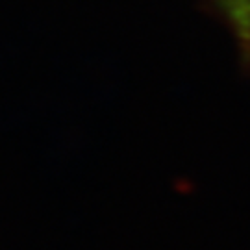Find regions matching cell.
Masks as SVG:
<instances>
[{
    "mask_svg": "<svg viewBox=\"0 0 250 250\" xmlns=\"http://www.w3.org/2000/svg\"><path fill=\"white\" fill-rule=\"evenodd\" d=\"M208 9L232 32L241 54V65L250 71V0H202Z\"/></svg>",
    "mask_w": 250,
    "mask_h": 250,
    "instance_id": "1",
    "label": "cell"
}]
</instances>
